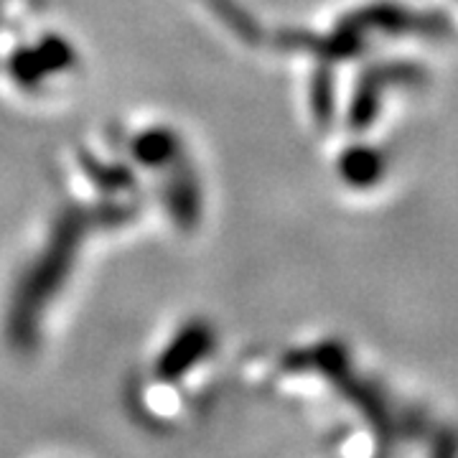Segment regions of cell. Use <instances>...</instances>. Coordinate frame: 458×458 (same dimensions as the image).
Instances as JSON below:
<instances>
[{"label": "cell", "instance_id": "cell-1", "mask_svg": "<svg viewBox=\"0 0 458 458\" xmlns=\"http://www.w3.org/2000/svg\"><path fill=\"white\" fill-rule=\"evenodd\" d=\"M212 346V331L207 327H189L183 334H179V339H174L168 352H165L164 361H161V372L168 377L179 375L191 369L201 354H207Z\"/></svg>", "mask_w": 458, "mask_h": 458}, {"label": "cell", "instance_id": "cell-2", "mask_svg": "<svg viewBox=\"0 0 458 458\" xmlns=\"http://www.w3.org/2000/svg\"><path fill=\"white\" fill-rule=\"evenodd\" d=\"M382 168H385L382 156L377 153L375 148L367 146L344 150L342 161H339V174L352 186H372L382 176Z\"/></svg>", "mask_w": 458, "mask_h": 458}, {"label": "cell", "instance_id": "cell-3", "mask_svg": "<svg viewBox=\"0 0 458 458\" xmlns=\"http://www.w3.org/2000/svg\"><path fill=\"white\" fill-rule=\"evenodd\" d=\"M331 105H334V89H331V77L327 74L321 80V84H316V102H313L316 114L321 120H328L331 117Z\"/></svg>", "mask_w": 458, "mask_h": 458}]
</instances>
